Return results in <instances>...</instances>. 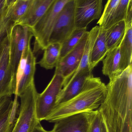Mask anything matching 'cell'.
Returning a JSON list of instances; mask_svg holds the SVG:
<instances>
[{"mask_svg": "<svg viewBox=\"0 0 132 132\" xmlns=\"http://www.w3.org/2000/svg\"><path fill=\"white\" fill-rule=\"evenodd\" d=\"M106 85L99 77L91 74L80 92L67 101L57 105L45 121L55 122L69 116L98 109L106 95Z\"/></svg>", "mask_w": 132, "mask_h": 132, "instance_id": "obj_1", "label": "cell"}, {"mask_svg": "<svg viewBox=\"0 0 132 132\" xmlns=\"http://www.w3.org/2000/svg\"><path fill=\"white\" fill-rule=\"evenodd\" d=\"M97 110L105 132H132V96L122 90L106 94Z\"/></svg>", "mask_w": 132, "mask_h": 132, "instance_id": "obj_2", "label": "cell"}, {"mask_svg": "<svg viewBox=\"0 0 132 132\" xmlns=\"http://www.w3.org/2000/svg\"><path fill=\"white\" fill-rule=\"evenodd\" d=\"M38 94L34 80L19 96L20 104L18 116L12 132H32L40 122L36 112Z\"/></svg>", "mask_w": 132, "mask_h": 132, "instance_id": "obj_3", "label": "cell"}, {"mask_svg": "<svg viewBox=\"0 0 132 132\" xmlns=\"http://www.w3.org/2000/svg\"><path fill=\"white\" fill-rule=\"evenodd\" d=\"M69 0H55L42 18L31 29L35 38L33 53L43 50L48 45L53 26L64 5Z\"/></svg>", "mask_w": 132, "mask_h": 132, "instance_id": "obj_4", "label": "cell"}, {"mask_svg": "<svg viewBox=\"0 0 132 132\" xmlns=\"http://www.w3.org/2000/svg\"><path fill=\"white\" fill-rule=\"evenodd\" d=\"M10 41L9 59L14 81L16 83V75L23 51L30 44L33 34L31 28L12 22L7 31Z\"/></svg>", "mask_w": 132, "mask_h": 132, "instance_id": "obj_5", "label": "cell"}, {"mask_svg": "<svg viewBox=\"0 0 132 132\" xmlns=\"http://www.w3.org/2000/svg\"><path fill=\"white\" fill-rule=\"evenodd\" d=\"M63 77L54 73L45 90L38 94L36 104V118L40 122L50 115L56 105L57 98L63 87Z\"/></svg>", "mask_w": 132, "mask_h": 132, "instance_id": "obj_6", "label": "cell"}, {"mask_svg": "<svg viewBox=\"0 0 132 132\" xmlns=\"http://www.w3.org/2000/svg\"><path fill=\"white\" fill-rule=\"evenodd\" d=\"M76 29L75 0H69L64 5L57 19L49 43L62 44Z\"/></svg>", "mask_w": 132, "mask_h": 132, "instance_id": "obj_7", "label": "cell"}, {"mask_svg": "<svg viewBox=\"0 0 132 132\" xmlns=\"http://www.w3.org/2000/svg\"><path fill=\"white\" fill-rule=\"evenodd\" d=\"M10 41L8 33L0 46V97L15 94V83L9 59Z\"/></svg>", "mask_w": 132, "mask_h": 132, "instance_id": "obj_8", "label": "cell"}, {"mask_svg": "<svg viewBox=\"0 0 132 132\" xmlns=\"http://www.w3.org/2000/svg\"><path fill=\"white\" fill-rule=\"evenodd\" d=\"M36 64V58L29 44L23 51L17 71L15 94L18 97L34 80Z\"/></svg>", "mask_w": 132, "mask_h": 132, "instance_id": "obj_9", "label": "cell"}, {"mask_svg": "<svg viewBox=\"0 0 132 132\" xmlns=\"http://www.w3.org/2000/svg\"><path fill=\"white\" fill-rule=\"evenodd\" d=\"M103 8V0H75L76 28H87L90 22L100 18Z\"/></svg>", "mask_w": 132, "mask_h": 132, "instance_id": "obj_10", "label": "cell"}, {"mask_svg": "<svg viewBox=\"0 0 132 132\" xmlns=\"http://www.w3.org/2000/svg\"><path fill=\"white\" fill-rule=\"evenodd\" d=\"M96 110L69 116L55 122L50 132H88Z\"/></svg>", "mask_w": 132, "mask_h": 132, "instance_id": "obj_11", "label": "cell"}, {"mask_svg": "<svg viewBox=\"0 0 132 132\" xmlns=\"http://www.w3.org/2000/svg\"><path fill=\"white\" fill-rule=\"evenodd\" d=\"M88 34L89 31H87L78 44L59 61L56 67L55 73L63 76L65 79L76 70L84 52Z\"/></svg>", "mask_w": 132, "mask_h": 132, "instance_id": "obj_12", "label": "cell"}, {"mask_svg": "<svg viewBox=\"0 0 132 132\" xmlns=\"http://www.w3.org/2000/svg\"><path fill=\"white\" fill-rule=\"evenodd\" d=\"M55 0H33L27 12L15 25L33 28L42 18Z\"/></svg>", "mask_w": 132, "mask_h": 132, "instance_id": "obj_13", "label": "cell"}, {"mask_svg": "<svg viewBox=\"0 0 132 132\" xmlns=\"http://www.w3.org/2000/svg\"><path fill=\"white\" fill-rule=\"evenodd\" d=\"M92 74V72L88 71L76 75L65 87L62 88L57 98L56 106L69 101L80 93L88 78Z\"/></svg>", "mask_w": 132, "mask_h": 132, "instance_id": "obj_14", "label": "cell"}, {"mask_svg": "<svg viewBox=\"0 0 132 132\" xmlns=\"http://www.w3.org/2000/svg\"><path fill=\"white\" fill-rule=\"evenodd\" d=\"M99 28L100 27L99 26H96L95 27H94L90 31H89L87 42L85 46V49H84V52L83 54L80 63L76 70L71 75L64 79L63 88L65 87L67 84L77 75L83 72H88V71L92 72L89 70V60H90L91 52L93 45L98 35Z\"/></svg>", "mask_w": 132, "mask_h": 132, "instance_id": "obj_15", "label": "cell"}, {"mask_svg": "<svg viewBox=\"0 0 132 132\" xmlns=\"http://www.w3.org/2000/svg\"><path fill=\"white\" fill-rule=\"evenodd\" d=\"M108 52L106 41V30L100 27L98 35L91 52L89 63V70L91 71H92L99 62L102 61Z\"/></svg>", "mask_w": 132, "mask_h": 132, "instance_id": "obj_16", "label": "cell"}, {"mask_svg": "<svg viewBox=\"0 0 132 132\" xmlns=\"http://www.w3.org/2000/svg\"><path fill=\"white\" fill-rule=\"evenodd\" d=\"M102 62V73L107 76L109 80L120 74L122 71L120 69L121 55L119 46L108 51Z\"/></svg>", "mask_w": 132, "mask_h": 132, "instance_id": "obj_17", "label": "cell"}, {"mask_svg": "<svg viewBox=\"0 0 132 132\" xmlns=\"http://www.w3.org/2000/svg\"><path fill=\"white\" fill-rule=\"evenodd\" d=\"M124 38L119 45L122 71L132 64V23L126 25Z\"/></svg>", "mask_w": 132, "mask_h": 132, "instance_id": "obj_18", "label": "cell"}, {"mask_svg": "<svg viewBox=\"0 0 132 132\" xmlns=\"http://www.w3.org/2000/svg\"><path fill=\"white\" fill-rule=\"evenodd\" d=\"M61 46L62 44L59 43H49L43 50L42 58L38 64L46 70L56 68L59 60Z\"/></svg>", "mask_w": 132, "mask_h": 132, "instance_id": "obj_19", "label": "cell"}, {"mask_svg": "<svg viewBox=\"0 0 132 132\" xmlns=\"http://www.w3.org/2000/svg\"><path fill=\"white\" fill-rule=\"evenodd\" d=\"M15 95L13 104L7 111L0 118V132H12L15 126L19 111L18 96Z\"/></svg>", "mask_w": 132, "mask_h": 132, "instance_id": "obj_20", "label": "cell"}, {"mask_svg": "<svg viewBox=\"0 0 132 132\" xmlns=\"http://www.w3.org/2000/svg\"><path fill=\"white\" fill-rule=\"evenodd\" d=\"M125 21H121L106 30V41L108 51L119 46L125 32Z\"/></svg>", "mask_w": 132, "mask_h": 132, "instance_id": "obj_21", "label": "cell"}, {"mask_svg": "<svg viewBox=\"0 0 132 132\" xmlns=\"http://www.w3.org/2000/svg\"><path fill=\"white\" fill-rule=\"evenodd\" d=\"M87 28H76L71 35L63 43L61 46L59 61L80 42L87 32Z\"/></svg>", "mask_w": 132, "mask_h": 132, "instance_id": "obj_22", "label": "cell"}, {"mask_svg": "<svg viewBox=\"0 0 132 132\" xmlns=\"http://www.w3.org/2000/svg\"><path fill=\"white\" fill-rule=\"evenodd\" d=\"M131 0H120L103 28L105 30L121 21L125 20L128 5Z\"/></svg>", "mask_w": 132, "mask_h": 132, "instance_id": "obj_23", "label": "cell"}, {"mask_svg": "<svg viewBox=\"0 0 132 132\" xmlns=\"http://www.w3.org/2000/svg\"><path fill=\"white\" fill-rule=\"evenodd\" d=\"M33 0H16L10 5L11 17L14 24L17 23L28 10Z\"/></svg>", "mask_w": 132, "mask_h": 132, "instance_id": "obj_24", "label": "cell"}, {"mask_svg": "<svg viewBox=\"0 0 132 132\" xmlns=\"http://www.w3.org/2000/svg\"><path fill=\"white\" fill-rule=\"evenodd\" d=\"M10 5L7 6L0 15V46L7 33L8 29L12 23Z\"/></svg>", "mask_w": 132, "mask_h": 132, "instance_id": "obj_25", "label": "cell"}, {"mask_svg": "<svg viewBox=\"0 0 132 132\" xmlns=\"http://www.w3.org/2000/svg\"><path fill=\"white\" fill-rule=\"evenodd\" d=\"M120 0H108L105 5L103 13L97 24L101 28L105 25L113 11L118 4Z\"/></svg>", "mask_w": 132, "mask_h": 132, "instance_id": "obj_26", "label": "cell"}, {"mask_svg": "<svg viewBox=\"0 0 132 132\" xmlns=\"http://www.w3.org/2000/svg\"><path fill=\"white\" fill-rule=\"evenodd\" d=\"M88 132H102V121L100 113L96 110Z\"/></svg>", "mask_w": 132, "mask_h": 132, "instance_id": "obj_27", "label": "cell"}, {"mask_svg": "<svg viewBox=\"0 0 132 132\" xmlns=\"http://www.w3.org/2000/svg\"><path fill=\"white\" fill-rule=\"evenodd\" d=\"M13 102V100L11 95L0 97V118L11 108Z\"/></svg>", "mask_w": 132, "mask_h": 132, "instance_id": "obj_28", "label": "cell"}, {"mask_svg": "<svg viewBox=\"0 0 132 132\" xmlns=\"http://www.w3.org/2000/svg\"><path fill=\"white\" fill-rule=\"evenodd\" d=\"M126 25L132 23V0L129 2L128 5L125 18L124 20Z\"/></svg>", "mask_w": 132, "mask_h": 132, "instance_id": "obj_29", "label": "cell"}, {"mask_svg": "<svg viewBox=\"0 0 132 132\" xmlns=\"http://www.w3.org/2000/svg\"><path fill=\"white\" fill-rule=\"evenodd\" d=\"M32 132H50L46 130L39 123L35 127Z\"/></svg>", "mask_w": 132, "mask_h": 132, "instance_id": "obj_30", "label": "cell"}, {"mask_svg": "<svg viewBox=\"0 0 132 132\" xmlns=\"http://www.w3.org/2000/svg\"><path fill=\"white\" fill-rule=\"evenodd\" d=\"M7 0H0V15L4 9L7 6Z\"/></svg>", "mask_w": 132, "mask_h": 132, "instance_id": "obj_31", "label": "cell"}, {"mask_svg": "<svg viewBox=\"0 0 132 132\" xmlns=\"http://www.w3.org/2000/svg\"><path fill=\"white\" fill-rule=\"evenodd\" d=\"M16 0H7V6L10 5L14 3Z\"/></svg>", "mask_w": 132, "mask_h": 132, "instance_id": "obj_32", "label": "cell"}]
</instances>
